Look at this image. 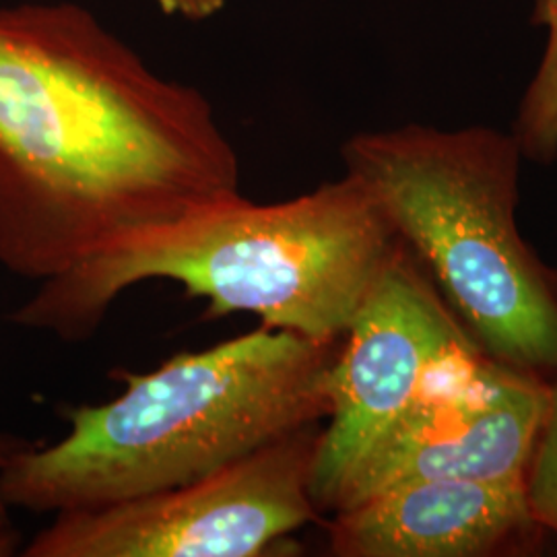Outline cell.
<instances>
[{
	"label": "cell",
	"mask_w": 557,
	"mask_h": 557,
	"mask_svg": "<svg viewBox=\"0 0 557 557\" xmlns=\"http://www.w3.org/2000/svg\"><path fill=\"white\" fill-rule=\"evenodd\" d=\"M341 343L260 324L149 374H124V393L73 409L59 442H29L4 462L2 498L13 510L60 515L211 475L329 418Z\"/></svg>",
	"instance_id": "obj_3"
},
{
	"label": "cell",
	"mask_w": 557,
	"mask_h": 557,
	"mask_svg": "<svg viewBox=\"0 0 557 557\" xmlns=\"http://www.w3.org/2000/svg\"><path fill=\"white\" fill-rule=\"evenodd\" d=\"M161 13L186 21H207L223 11L227 0H151Z\"/></svg>",
	"instance_id": "obj_12"
},
{
	"label": "cell",
	"mask_w": 557,
	"mask_h": 557,
	"mask_svg": "<svg viewBox=\"0 0 557 557\" xmlns=\"http://www.w3.org/2000/svg\"><path fill=\"white\" fill-rule=\"evenodd\" d=\"M242 197L236 147L197 87L168 79L75 2L0 9V264L48 281Z\"/></svg>",
	"instance_id": "obj_1"
},
{
	"label": "cell",
	"mask_w": 557,
	"mask_h": 557,
	"mask_svg": "<svg viewBox=\"0 0 557 557\" xmlns=\"http://www.w3.org/2000/svg\"><path fill=\"white\" fill-rule=\"evenodd\" d=\"M545 533L524 481L442 479L388 487L333 512L337 557H492L522 554Z\"/></svg>",
	"instance_id": "obj_8"
},
{
	"label": "cell",
	"mask_w": 557,
	"mask_h": 557,
	"mask_svg": "<svg viewBox=\"0 0 557 557\" xmlns=\"http://www.w3.org/2000/svg\"><path fill=\"white\" fill-rule=\"evenodd\" d=\"M531 21L547 32L543 57L518 106L512 135L524 160H557V0H533Z\"/></svg>",
	"instance_id": "obj_9"
},
{
	"label": "cell",
	"mask_w": 557,
	"mask_h": 557,
	"mask_svg": "<svg viewBox=\"0 0 557 557\" xmlns=\"http://www.w3.org/2000/svg\"><path fill=\"white\" fill-rule=\"evenodd\" d=\"M479 351L403 244L359 308L331 370V413L310 485L320 512H333L345 479L425 391Z\"/></svg>",
	"instance_id": "obj_6"
},
{
	"label": "cell",
	"mask_w": 557,
	"mask_h": 557,
	"mask_svg": "<svg viewBox=\"0 0 557 557\" xmlns=\"http://www.w3.org/2000/svg\"><path fill=\"white\" fill-rule=\"evenodd\" d=\"M27 444L29 440L0 430V471L4 462ZM17 547H20V533L13 522V508L4 502L0 492V557L13 556Z\"/></svg>",
	"instance_id": "obj_11"
},
{
	"label": "cell",
	"mask_w": 557,
	"mask_h": 557,
	"mask_svg": "<svg viewBox=\"0 0 557 557\" xmlns=\"http://www.w3.org/2000/svg\"><path fill=\"white\" fill-rule=\"evenodd\" d=\"M320 423L211 475L149 496L54 515L25 557H260L320 510L312 469Z\"/></svg>",
	"instance_id": "obj_5"
},
{
	"label": "cell",
	"mask_w": 557,
	"mask_h": 557,
	"mask_svg": "<svg viewBox=\"0 0 557 557\" xmlns=\"http://www.w3.org/2000/svg\"><path fill=\"white\" fill-rule=\"evenodd\" d=\"M403 239L351 174L281 202L244 195L133 236L98 259L41 281L9 322L62 341L89 338L135 285L174 281L234 312L312 338H343Z\"/></svg>",
	"instance_id": "obj_2"
},
{
	"label": "cell",
	"mask_w": 557,
	"mask_h": 557,
	"mask_svg": "<svg viewBox=\"0 0 557 557\" xmlns=\"http://www.w3.org/2000/svg\"><path fill=\"white\" fill-rule=\"evenodd\" d=\"M547 380L479 351L453 368L363 455L333 512L413 481H524Z\"/></svg>",
	"instance_id": "obj_7"
},
{
	"label": "cell",
	"mask_w": 557,
	"mask_h": 557,
	"mask_svg": "<svg viewBox=\"0 0 557 557\" xmlns=\"http://www.w3.org/2000/svg\"><path fill=\"white\" fill-rule=\"evenodd\" d=\"M341 158L379 199L479 349L554 376L557 271L518 232L524 158L515 135L405 124L349 137Z\"/></svg>",
	"instance_id": "obj_4"
},
{
	"label": "cell",
	"mask_w": 557,
	"mask_h": 557,
	"mask_svg": "<svg viewBox=\"0 0 557 557\" xmlns=\"http://www.w3.org/2000/svg\"><path fill=\"white\" fill-rule=\"evenodd\" d=\"M524 490L543 531L557 535V372L547 382L545 413L527 467Z\"/></svg>",
	"instance_id": "obj_10"
}]
</instances>
